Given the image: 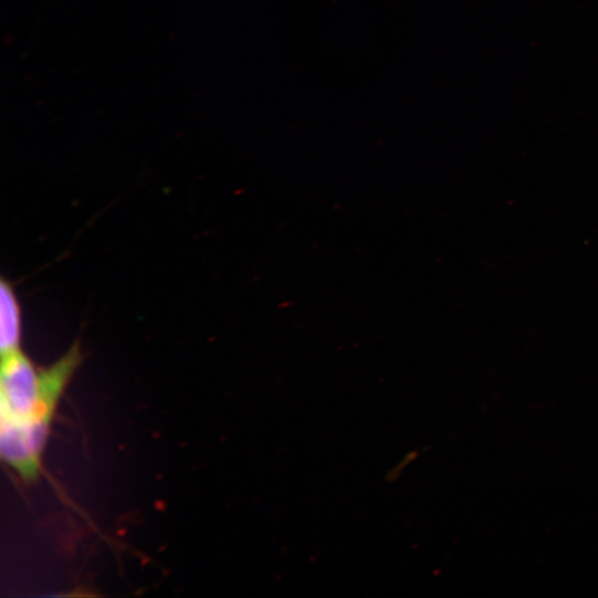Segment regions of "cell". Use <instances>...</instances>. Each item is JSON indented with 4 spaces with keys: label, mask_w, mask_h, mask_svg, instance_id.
I'll use <instances>...</instances> for the list:
<instances>
[{
    "label": "cell",
    "mask_w": 598,
    "mask_h": 598,
    "mask_svg": "<svg viewBox=\"0 0 598 598\" xmlns=\"http://www.w3.org/2000/svg\"><path fill=\"white\" fill-rule=\"evenodd\" d=\"M80 361L76 343L42 370L21 349L2 354L0 452L25 480L39 473L55 408Z\"/></svg>",
    "instance_id": "6da1fadb"
},
{
    "label": "cell",
    "mask_w": 598,
    "mask_h": 598,
    "mask_svg": "<svg viewBox=\"0 0 598 598\" xmlns=\"http://www.w3.org/2000/svg\"><path fill=\"white\" fill-rule=\"evenodd\" d=\"M21 308L12 286L4 279L0 285V349L1 354L20 349Z\"/></svg>",
    "instance_id": "7a4b0ae2"
}]
</instances>
